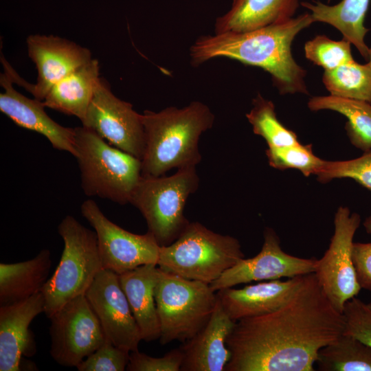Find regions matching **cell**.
Masks as SVG:
<instances>
[{"instance_id":"obj_11","label":"cell","mask_w":371,"mask_h":371,"mask_svg":"<svg viewBox=\"0 0 371 371\" xmlns=\"http://www.w3.org/2000/svg\"><path fill=\"white\" fill-rule=\"evenodd\" d=\"M49 319L50 355L63 366L76 368L107 340L85 295L68 302Z\"/></svg>"},{"instance_id":"obj_1","label":"cell","mask_w":371,"mask_h":371,"mask_svg":"<svg viewBox=\"0 0 371 371\" xmlns=\"http://www.w3.org/2000/svg\"><path fill=\"white\" fill-rule=\"evenodd\" d=\"M345 330L314 273L280 308L236 322L226 344L225 371H313L319 350Z\"/></svg>"},{"instance_id":"obj_25","label":"cell","mask_w":371,"mask_h":371,"mask_svg":"<svg viewBox=\"0 0 371 371\" xmlns=\"http://www.w3.org/2000/svg\"><path fill=\"white\" fill-rule=\"evenodd\" d=\"M313 111L331 110L344 115L345 125L351 144L363 153L371 150V103L333 95L315 96L308 102Z\"/></svg>"},{"instance_id":"obj_7","label":"cell","mask_w":371,"mask_h":371,"mask_svg":"<svg viewBox=\"0 0 371 371\" xmlns=\"http://www.w3.org/2000/svg\"><path fill=\"white\" fill-rule=\"evenodd\" d=\"M196 167L177 169L169 177L142 175L130 201L142 214L148 232L160 246L173 243L190 223L184 215L189 196L199 187Z\"/></svg>"},{"instance_id":"obj_28","label":"cell","mask_w":371,"mask_h":371,"mask_svg":"<svg viewBox=\"0 0 371 371\" xmlns=\"http://www.w3.org/2000/svg\"><path fill=\"white\" fill-rule=\"evenodd\" d=\"M246 117L256 135L261 136L268 148L297 144L296 134L286 128L277 118L274 104L258 94L253 100V107Z\"/></svg>"},{"instance_id":"obj_31","label":"cell","mask_w":371,"mask_h":371,"mask_svg":"<svg viewBox=\"0 0 371 371\" xmlns=\"http://www.w3.org/2000/svg\"><path fill=\"white\" fill-rule=\"evenodd\" d=\"M316 176L317 181L322 183L334 179L350 178L371 191V150L349 160L325 161Z\"/></svg>"},{"instance_id":"obj_33","label":"cell","mask_w":371,"mask_h":371,"mask_svg":"<svg viewBox=\"0 0 371 371\" xmlns=\"http://www.w3.org/2000/svg\"><path fill=\"white\" fill-rule=\"evenodd\" d=\"M345 321L344 333L371 347V302L357 296L348 300L342 311Z\"/></svg>"},{"instance_id":"obj_23","label":"cell","mask_w":371,"mask_h":371,"mask_svg":"<svg viewBox=\"0 0 371 371\" xmlns=\"http://www.w3.org/2000/svg\"><path fill=\"white\" fill-rule=\"evenodd\" d=\"M52 265L48 249L16 263H0V305L14 304L41 292Z\"/></svg>"},{"instance_id":"obj_17","label":"cell","mask_w":371,"mask_h":371,"mask_svg":"<svg viewBox=\"0 0 371 371\" xmlns=\"http://www.w3.org/2000/svg\"><path fill=\"white\" fill-rule=\"evenodd\" d=\"M12 80L5 71L1 74L0 111L17 126L37 132L45 137L53 148L76 155L75 130L61 126L45 112L43 101L31 99L18 92Z\"/></svg>"},{"instance_id":"obj_21","label":"cell","mask_w":371,"mask_h":371,"mask_svg":"<svg viewBox=\"0 0 371 371\" xmlns=\"http://www.w3.org/2000/svg\"><path fill=\"white\" fill-rule=\"evenodd\" d=\"M298 0H234L230 10L217 19L215 34L256 30L293 17Z\"/></svg>"},{"instance_id":"obj_2","label":"cell","mask_w":371,"mask_h":371,"mask_svg":"<svg viewBox=\"0 0 371 371\" xmlns=\"http://www.w3.org/2000/svg\"><path fill=\"white\" fill-rule=\"evenodd\" d=\"M313 23L311 14L306 12L250 32L202 36L190 48L191 63L198 66L218 57L234 59L267 71L281 94H308L306 71L294 60L291 44Z\"/></svg>"},{"instance_id":"obj_10","label":"cell","mask_w":371,"mask_h":371,"mask_svg":"<svg viewBox=\"0 0 371 371\" xmlns=\"http://www.w3.org/2000/svg\"><path fill=\"white\" fill-rule=\"evenodd\" d=\"M80 212L96 234L102 269L120 275L144 265H157L161 246L150 232L136 234L122 228L93 199L85 200Z\"/></svg>"},{"instance_id":"obj_6","label":"cell","mask_w":371,"mask_h":371,"mask_svg":"<svg viewBox=\"0 0 371 371\" xmlns=\"http://www.w3.org/2000/svg\"><path fill=\"white\" fill-rule=\"evenodd\" d=\"M58 233L64 243L60 260L41 291L48 319L70 300L85 295L102 269L95 231L67 215L58 225Z\"/></svg>"},{"instance_id":"obj_34","label":"cell","mask_w":371,"mask_h":371,"mask_svg":"<svg viewBox=\"0 0 371 371\" xmlns=\"http://www.w3.org/2000/svg\"><path fill=\"white\" fill-rule=\"evenodd\" d=\"M183 352L181 348L168 352L161 357H153L135 350L130 352L128 371H181Z\"/></svg>"},{"instance_id":"obj_32","label":"cell","mask_w":371,"mask_h":371,"mask_svg":"<svg viewBox=\"0 0 371 371\" xmlns=\"http://www.w3.org/2000/svg\"><path fill=\"white\" fill-rule=\"evenodd\" d=\"M130 352L107 339L76 368L78 371H124L129 362Z\"/></svg>"},{"instance_id":"obj_22","label":"cell","mask_w":371,"mask_h":371,"mask_svg":"<svg viewBox=\"0 0 371 371\" xmlns=\"http://www.w3.org/2000/svg\"><path fill=\"white\" fill-rule=\"evenodd\" d=\"M99 63L91 59L56 83L43 100L45 107L78 117H85L100 80Z\"/></svg>"},{"instance_id":"obj_3","label":"cell","mask_w":371,"mask_h":371,"mask_svg":"<svg viewBox=\"0 0 371 371\" xmlns=\"http://www.w3.org/2000/svg\"><path fill=\"white\" fill-rule=\"evenodd\" d=\"M145 150L142 175L159 177L172 168L196 167L201 134L213 126L214 114L205 104L194 101L183 108L167 107L142 114Z\"/></svg>"},{"instance_id":"obj_15","label":"cell","mask_w":371,"mask_h":371,"mask_svg":"<svg viewBox=\"0 0 371 371\" xmlns=\"http://www.w3.org/2000/svg\"><path fill=\"white\" fill-rule=\"evenodd\" d=\"M85 295L98 318L106 339L130 352L138 350L142 339L120 286L118 274L102 269Z\"/></svg>"},{"instance_id":"obj_9","label":"cell","mask_w":371,"mask_h":371,"mask_svg":"<svg viewBox=\"0 0 371 371\" xmlns=\"http://www.w3.org/2000/svg\"><path fill=\"white\" fill-rule=\"evenodd\" d=\"M361 223L359 214L339 207L334 218V233L328 249L317 259L315 277L333 306L342 313L346 302L361 288L352 261L354 236Z\"/></svg>"},{"instance_id":"obj_24","label":"cell","mask_w":371,"mask_h":371,"mask_svg":"<svg viewBox=\"0 0 371 371\" xmlns=\"http://www.w3.org/2000/svg\"><path fill=\"white\" fill-rule=\"evenodd\" d=\"M370 0H341L329 5L320 1L302 2L301 5L311 11L314 22L328 23L337 29L344 38L352 44L360 54L368 60L369 47L365 43L368 29L364 19Z\"/></svg>"},{"instance_id":"obj_20","label":"cell","mask_w":371,"mask_h":371,"mask_svg":"<svg viewBox=\"0 0 371 371\" xmlns=\"http://www.w3.org/2000/svg\"><path fill=\"white\" fill-rule=\"evenodd\" d=\"M158 274L157 265L151 263L118 275L142 339L147 342L159 339L161 335L155 299Z\"/></svg>"},{"instance_id":"obj_13","label":"cell","mask_w":371,"mask_h":371,"mask_svg":"<svg viewBox=\"0 0 371 371\" xmlns=\"http://www.w3.org/2000/svg\"><path fill=\"white\" fill-rule=\"evenodd\" d=\"M27 45L29 57L38 71L35 85L19 80L7 62L3 67L12 79L23 85L35 99L41 101L56 83L92 59L87 48L53 35H30Z\"/></svg>"},{"instance_id":"obj_26","label":"cell","mask_w":371,"mask_h":371,"mask_svg":"<svg viewBox=\"0 0 371 371\" xmlns=\"http://www.w3.org/2000/svg\"><path fill=\"white\" fill-rule=\"evenodd\" d=\"M315 363L321 371H371V347L343 333L319 350Z\"/></svg>"},{"instance_id":"obj_16","label":"cell","mask_w":371,"mask_h":371,"mask_svg":"<svg viewBox=\"0 0 371 371\" xmlns=\"http://www.w3.org/2000/svg\"><path fill=\"white\" fill-rule=\"evenodd\" d=\"M45 312L41 292L22 302L0 306V370L19 371L22 357L36 352L29 326L35 317Z\"/></svg>"},{"instance_id":"obj_14","label":"cell","mask_w":371,"mask_h":371,"mask_svg":"<svg viewBox=\"0 0 371 371\" xmlns=\"http://www.w3.org/2000/svg\"><path fill=\"white\" fill-rule=\"evenodd\" d=\"M317 259L304 258L282 250L280 239L271 228L264 231V242L254 257L243 258L210 284L214 291L252 281H268L293 278L315 271Z\"/></svg>"},{"instance_id":"obj_19","label":"cell","mask_w":371,"mask_h":371,"mask_svg":"<svg viewBox=\"0 0 371 371\" xmlns=\"http://www.w3.org/2000/svg\"><path fill=\"white\" fill-rule=\"evenodd\" d=\"M235 323L218 298L206 325L180 347L183 352L181 371H225L231 358L226 341Z\"/></svg>"},{"instance_id":"obj_12","label":"cell","mask_w":371,"mask_h":371,"mask_svg":"<svg viewBox=\"0 0 371 371\" xmlns=\"http://www.w3.org/2000/svg\"><path fill=\"white\" fill-rule=\"evenodd\" d=\"M82 126L91 129L109 144L142 160L145 135L142 114L116 97L100 78Z\"/></svg>"},{"instance_id":"obj_5","label":"cell","mask_w":371,"mask_h":371,"mask_svg":"<svg viewBox=\"0 0 371 371\" xmlns=\"http://www.w3.org/2000/svg\"><path fill=\"white\" fill-rule=\"evenodd\" d=\"M244 258L236 238L190 222L173 243L160 247L157 266L184 278L210 284Z\"/></svg>"},{"instance_id":"obj_27","label":"cell","mask_w":371,"mask_h":371,"mask_svg":"<svg viewBox=\"0 0 371 371\" xmlns=\"http://www.w3.org/2000/svg\"><path fill=\"white\" fill-rule=\"evenodd\" d=\"M322 81L330 95L371 103V69L356 61L324 70Z\"/></svg>"},{"instance_id":"obj_35","label":"cell","mask_w":371,"mask_h":371,"mask_svg":"<svg viewBox=\"0 0 371 371\" xmlns=\"http://www.w3.org/2000/svg\"><path fill=\"white\" fill-rule=\"evenodd\" d=\"M352 261L360 287L371 291V243H354Z\"/></svg>"},{"instance_id":"obj_36","label":"cell","mask_w":371,"mask_h":371,"mask_svg":"<svg viewBox=\"0 0 371 371\" xmlns=\"http://www.w3.org/2000/svg\"><path fill=\"white\" fill-rule=\"evenodd\" d=\"M363 227L368 234H371V215L364 221Z\"/></svg>"},{"instance_id":"obj_37","label":"cell","mask_w":371,"mask_h":371,"mask_svg":"<svg viewBox=\"0 0 371 371\" xmlns=\"http://www.w3.org/2000/svg\"><path fill=\"white\" fill-rule=\"evenodd\" d=\"M368 65L370 66L371 69V46L369 47L368 49Z\"/></svg>"},{"instance_id":"obj_8","label":"cell","mask_w":371,"mask_h":371,"mask_svg":"<svg viewBox=\"0 0 371 371\" xmlns=\"http://www.w3.org/2000/svg\"><path fill=\"white\" fill-rule=\"evenodd\" d=\"M162 345L194 337L208 322L218 301L210 284L184 278L159 268L155 287Z\"/></svg>"},{"instance_id":"obj_4","label":"cell","mask_w":371,"mask_h":371,"mask_svg":"<svg viewBox=\"0 0 371 371\" xmlns=\"http://www.w3.org/2000/svg\"><path fill=\"white\" fill-rule=\"evenodd\" d=\"M80 184L87 196L130 203L142 177V161L83 126L74 128Z\"/></svg>"},{"instance_id":"obj_29","label":"cell","mask_w":371,"mask_h":371,"mask_svg":"<svg viewBox=\"0 0 371 371\" xmlns=\"http://www.w3.org/2000/svg\"><path fill=\"white\" fill-rule=\"evenodd\" d=\"M266 155L271 167L278 170L296 169L305 177L316 175L325 162L313 153L311 144L298 143L284 147L268 148Z\"/></svg>"},{"instance_id":"obj_18","label":"cell","mask_w":371,"mask_h":371,"mask_svg":"<svg viewBox=\"0 0 371 371\" xmlns=\"http://www.w3.org/2000/svg\"><path fill=\"white\" fill-rule=\"evenodd\" d=\"M304 276L263 281L240 289H223L216 295L225 313L236 322L280 308L299 288Z\"/></svg>"},{"instance_id":"obj_30","label":"cell","mask_w":371,"mask_h":371,"mask_svg":"<svg viewBox=\"0 0 371 371\" xmlns=\"http://www.w3.org/2000/svg\"><path fill=\"white\" fill-rule=\"evenodd\" d=\"M351 43L343 38L334 41L325 35H317L304 45L305 56L324 70L335 69L355 61L351 53Z\"/></svg>"}]
</instances>
